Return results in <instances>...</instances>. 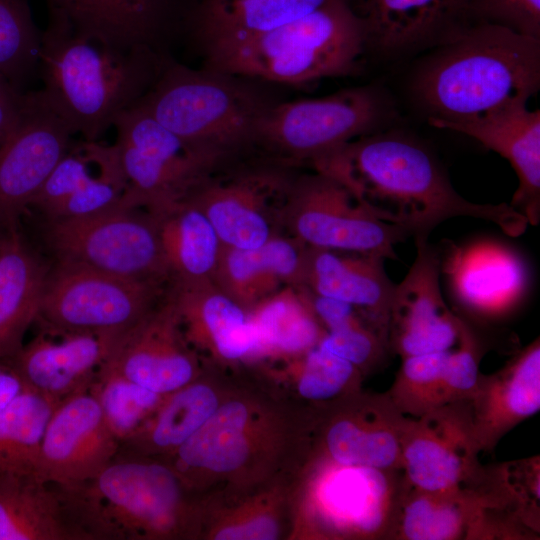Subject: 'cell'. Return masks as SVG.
<instances>
[{
	"mask_svg": "<svg viewBox=\"0 0 540 540\" xmlns=\"http://www.w3.org/2000/svg\"><path fill=\"white\" fill-rule=\"evenodd\" d=\"M312 414L248 369L201 428L162 461L203 502L227 504L300 471L309 455Z\"/></svg>",
	"mask_w": 540,
	"mask_h": 540,
	"instance_id": "6da1fadb",
	"label": "cell"
},
{
	"mask_svg": "<svg viewBox=\"0 0 540 540\" xmlns=\"http://www.w3.org/2000/svg\"><path fill=\"white\" fill-rule=\"evenodd\" d=\"M345 185L378 219L411 236L429 233L454 217L491 222L508 236L525 232L527 218L509 203L468 201L420 143L395 133L351 140L309 164Z\"/></svg>",
	"mask_w": 540,
	"mask_h": 540,
	"instance_id": "7a4b0ae2",
	"label": "cell"
},
{
	"mask_svg": "<svg viewBox=\"0 0 540 540\" xmlns=\"http://www.w3.org/2000/svg\"><path fill=\"white\" fill-rule=\"evenodd\" d=\"M540 86V39L470 22L453 31L422 63L413 92L434 117L464 121L516 102Z\"/></svg>",
	"mask_w": 540,
	"mask_h": 540,
	"instance_id": "3957f363",
	"label": "cell"
},
{
	"mask_svg": "<svg viewBox=\"0 0 540 540\" xmlns=\"http://www.w3.org/2000/svg\"><path fill=\"white\" fill-rule=\"evenodd\" d=\"M166 62L147 47L120 50L80 36L64 16L48 11L39 52L40 92L73 134L97 141L145 95Z\"/></svg>",
	"mask_w": 540,
	"mask_h": 540,
	"instance_id": "277c9868",
	"label": "cell"
},
{
	"mask_svg": "<svg viewBox=\"0 0 540 540\" xmlns=\"http://www.w3.org/2000/svg\"><path fill=\"white\" fill-rule=\"evenodd\" d=\"M56 487L86 540L200 538L201 499L162 460L118 452L95 477Z\"/></svg>",
	"mask_w": 540,
	"mask_h": 540,
	"instance_id": "5b68a950",
	"label": "cell"
},
{
	"mask_svg": "<svg viewBox=\"0 0 540 540\" xmlns=\"http://www.w3.org/2000/svg\"><path fill=\"white\" fill-rule=\"evenodd\" d=\"M364 24L337 1L271 30L206 49L210 69L285 84L349 74L364 46Z\"/></svg>",
	"mask_w": 540,
	"mask_h": 540,
	"instance_id": "8992f818",
	"label": "cell"
},
{
	"mask_svg": "<svg viewBox=\"0 0 540 540\" xmlns=\"http://www.w3.org/2000/svg\"><path fill=\"white\" fill-rule=\"evenodd\" d=\"M404 486L402 470L308 459L288 540H392Z\"/></svg>",
	"mask_w": 540,
	"mask_h": 540,
	"instance_id": "52a82bcc",
	"label": "cell"
},
{
	"mask_svg": "<svg viewBox=\"0 0 540 540\" xmlns=\"http://www.w3.org/2000/svg\"><path fill=\"white\" fill-rule=\"evenodd\" d=\"M136 104L182 140L225 160L252 146L255 125L268 106L225 73L168 61Z\"/></svg>",
	"mask_w": 540,
	"mask_h": 540,
	"instance_id": "ba28073f",
	"label": "cell"
},
{
	"mask_svg": "<svg viewBox=\"0 0 540 540\" xmlns=\"http://www.w3.org/2000/svg\"><path fill=\"white\" fill-rule=\"evenodd\" d=\"M384 116L383 101L368 87L268 105L255 125L252 146L273 162L289 167L309 165L337 147L370 134Z\"/></svg>",
	"mask_w": 540,
	"mask_h": 540,
	"instance_id": "9c48e42d",
	"label": "cell"
},
{
	"mask_svg": "<svg viewBox=\"0 0 540 540\" xmlns=\"http://www.w3.org/2000/svg\"><path fill=\"white\" fill-rule=\"evenodd\" d=\"M113 144L128 188L121 205L156 210L186 198L225 159L169 131L138 104L114 121Z\"/></svg>",
	"mask_w": 540,
	"mask_h": 540,
	"instance_id": "30bf717a",
	"label": "cell"
},
{
	"mask_svg": "<svg viewBox=\"0 0 540 540\" xmlns=\"http://www.w3.org/2000/svg\"><path fill=\"white\" fill-rule=\"evenodd\" d=\"M45 222L44 238L56 262L128 280L170 282L155 218L144 208L120 204L89 216Z\"/></svg>",
	"mask_w": 540,
	"mask_h": 540,
	"instance_id": "8fae6325",
	"label": "cell"
},
{
	"mask_svg": "<svg viewBox=\"0 0 540 540\" xmlns=\"http://www.w3.org/2000/svg\"><path fill=\"white\" fill-rule=\"evenodd\" d=\"M283 233L307 247L375 254L398 260L395 245L411 236L386 223L333 177L296 175L281 214Z\"/></svg>",
	"mask_w": 540,
	"mask_h": 540,
	"instance_id": "7c38bea8",
	"label": "cell"
},
{
	"mask_svg": "<svg viewBox=\"0 0 540 540\" xmlns=\"http://www.w3.org/2000/svg\"><path fill=\"white\" fill-rule=\"evenodd\" d=\"M168 284L56 262L47 275L37 321L62 331L123 333L163 299Z\"/></svg>",
	"mask_w": 540,
	"mask_h": 540,
	"instance_id": "4fadbf2b",
	"label": "cell"
},
{
	"mask_svg": "<svg viewBox=\"0 0 540 540\" xmlns=\"http://www.w3.org/2000/svg\"><path fill=\"white\" fill-rule=\"evenodd\" d=\"M296 175L289 166L221 168L185 198L209 219L223 246L251 249L282 234V208Z\"/></svg>",
	"mask_w": 540,
	"mask_h": 540,
	"instance_id": "5bb4252c",
	"label": "cell"
},
{
	"mask_svg": "<svg viewBox=\"0 0 540 540\" xmlns=\"http://www.w3.org/2000/svg\"><path fill=\"white\" fill-rule=\"evenodd\" d=\"M312 408L308 459L401 470V436L407 416L385 392L360 389Z\"/></svg>",
	"mask_w": 540,
	"mask_h": 540,
	"instance_id": "9a60e30c",
	"label": "cell"
},
{
	"mask_svg": "<svg viewBox=\"0 0 540 540\" xmlns=\"http://www.w3.org/2000/svg\"><path fill=\"white\" fill-rule=\"evenodd\" d=\"M470 400L442 405L418 418L408 417L401 436V470L405 482L437 491L472 480L479 461Z\"/></svg>",
	"mask_w": 540,
	"mask_h": 540,
	"instance_id": "2e32d148",
	"label": "cell"
},
{
	"mask_svg": "<svg viewBox=\"0 0 540 540\" xmlns=\"http://www.w3.org/2000/svg\"><path fill=\"white\" fill-rule=\"evenodd\" d=\"M74 135L40 90L27 91L22 116L0 145V225L9 229L31 207L69 150Z\"/></svg>",
	"mask_w": 540,
	"mask_h": 540,
	"instance_id": "e0dca14e",
	"label": "cell"
},
{
	"mask_svg": "<svg viewBox=\"0 0 540 540\" xmlns=\"http://www.w3.org/2000/svg\"><path fill=\"white\" fill-rule=\"evenodd\" d=\"M416 257L395 285L388 318V344L401 358L451 350L464 319L452 312L441 293L440 252L428 236H415Z\"/></svg>",
	"mask_w": 540,
	"mask_h": 540,
	"instance_id": "ac0fdd59",
	"label": "cell"
},
{
	"mask_svg": "<svg viewBox=\"0 0 540 540\" xmlns=\"http://www.w3.org/2000/svg\"><path fill=\"white\" fill-rule=\"evenodd\" d=\"M110 430L89 388L58 403L46 424L33 476L56 486L95 477L118 454Z\"/></svg>",
	"mask_w": 540,
	"mask_h": 540,
	"instance_id": "d6986e66",
	"label": "cell"
},
{
	"mask_svg": "<svg viewBox=\"0 0 540 540\" xmlns=\"http://www.w3.org/2000/svg\"><path fill=\"white\" fill-rule=\"evenodd\" d=\"M166 294L185 339L207 367L229 373L252 367L255 339L248 311L213 281L171 280Z\"/></svg>",
	"mask_w": 540,
	"mask_h": 540,
	"instance_id": "ffe728a7",
	"label": "cell"
},
{
	"mask_svg": "<svg viewBox=\"0 0 540 540\" xmlns=\"http://www.w3.org/2000/svg\"><path fill=\"white\" fill-rule=\"evenodd\" d=\"M107 362L129 380L159 394L190 383L206 369L185 339L166 292L147 315L120 335Z\"/></svg>",
	"mask_w": 540,
	"mask_h": 540,
	"instance_id": "44dd1931",
	"label": "cell"
},
{
	"mask_svg": "<svg viewBox=\"0 0 540 540\" xmlns=\"http://www.w3.org/2000/svg\"><path fill=\"white\" fill-rule=\"evenodd\" d=\"M122 333L40 332L11 359L24 383L58 404L90 387Z\"/></svg>",
	"mask_w": 540,
	"mask_h": 540,
	"instance_id": "7402d4cb",
	"label": "cell"
},
{
	"mask_svg": "<svg viewBox=\"0 0 540 540\" xmlns=\"http://www.w3.org/2000/svg\"><path fill=\"white\" fill-rule=\"evenodd\" d=\"M440 252V250H439ZM441 272L455 300L470 313L496 317L514 308L528 288V270L512 248L491 240L456 245L446 241Z\"/></svg>",
	"mask_w": 540,
	"mask_h": 540,
	"instance_id": "603a6c76",
	"label": "cell"
},
{
	"mask_svg": "<svg viewBox=\"0 0 540 540\" xmlns=\"http://www.w3.org/2000/svg\"><path fill=\"white\" fill-rule=\"evenodd\" d=\"M428 123L469 136L505 158L518 177V187L509 203L528 223L540 221V110L516 102L492 113L464 121L434 117Z\"/></svg>",
	"mask_w": 540,
	"mask_h": 540,
	"instance_id": "cb8c5ba5",
	"label": "cell"
},
{
	"mask_svg": "<svg viewBox=\"0 0 540 540\" xmlns=\"http://www.w3.org/2000/svg\"><path fill=\"white\" fill-rule=\"evenodd\" d=\"M243 372L206 366L198 378L166 394L151 417L121 443L119 452L166 459L213 415Z\"/></svg>",
	"mask_w": 540,
	"mask_h": 540,
	"instance_id": "d4e9b609",
	"label": "cell"
},
{
	"mask_svg": "<svg viewBox=\"0 0 540 540\" xmlns=\"http://www.w3.org/2000/svg\"><path fill=\"white\" fill-rule=\"evenodd\" d=\"M480 451L494 450L514 427L540 409V343L536 338L501 369L480 374L470 399Z\"/></svg>",
	"mask_w": 540,
	"mask_h": 540,
	"instance_id": "484cf974",
	"label": "cell"
},
{
	"mask_svg": "<svg viewBox=\"0 0 540 540\" xmlns=\"http://www.w3.org/2000/svg\"><path fill=\"white\" fill-rule=\"evenodd\" d=\"M384 261L375 254L307 247L299 287L356 307L387 334L396 284Z\"/></svg>",
	"mask_w": 540,
	"mask_h": 540,
	"instance_id": "4316f807",
	"label": "cell"
},
{
	"mask_svg": "<svg viewBox=\"0 0 540 540\" xmlns=\"http://www.w3.org/2000/svg\"><path fill=\"white\" fill-rule=\"evenodd\" d=\"M306 248L285 233L256 248L223 246L213 282L249 312L282 288L301 285Z\"/></svg>",
	"mask_w": 540,
	"mask_h": 540,
	"instance_id": "83f0119b",
	"label": "cell"
},
{
	"mask_svg": "<svg viewBox=\"0 0 540 540\" xmlns=\"http://www.w3.org/2000/svg\"><path fill=\"white\" fill-rule=\"evenodd\" d=\"M469 0H364L361 18L366 44L382 52H402L441 43L469 23Z\"/></svg>",
	"mask_w": 540,
	"mask_h": 540,
	"instance_id": "f1b7e54d",
	"label": "cell"
},
{
	"mask_svg": "<svg viewBox=\"0 0 540 540\" xmlns=\"http://www.w3.org/2000/svg\"><path fill=\"white\" fill-rule=\"evenodd\" d=\"M49 269L14 227L0 244V360L14 357L37 321Z\"/></svg>",
	"mask_w": 540,
	"mask_h": 540,
	"instance_id": "f546056e",
	"label": "cell"
},
{
	"mask_svg": "<svg viewBox=\"0 0 540 540\" xmlns=\"http://www.w3.org/2000/svg\"><path fill=\"white\" fill-rule=\"evenodd\" d=\"M297 475L227 504L202 502L199 540H288Z\"/></svg>",
	"mask_w": 540,
	"mask_h": 540,
	"instance_id": "4dcf8cb0",
	"label": "cell"
},
{
	"mask_svg": "<svg viewBox=\"0 0 540 540\" xmlns=\"http://www.w3.org/2000/svg\"><path fill=\"white\" fill-rule=\"evenodd\" d=\"M482 507L469 482L437 491L405 482L392 540H474Z\"/></svg>",
	"mask_w": 540,
	"mask_h": 540,
	"instance_id": "1f68e13d",
	"label": "cell"
},
{
	"mask_svg": "<svg viewBox=\"0 0 540 540\" xmlns=\"http://www.w3.org/2000/svg\"><path fill=\"white\" fill-rule=\"evenodd\" d=\"M255 339L252 367L289 360L320 343L325 329L300 287L286 286L249 312Z\"/></svg>",
	"mask_w": 540,
	"mask_h": 540,
	"instance_id": "d6a6232c",
	"label": "cell"
},
{
	"mask_svg": "<svg viewBox=\"0 0 540 540\" xmlns=\"http://www.w3.org/2000/svg\"><path fill=\"white\" fill-rule=\"evenodd\" d=\"M0 540H86L57 487L33 475L0 477Z\"/></svg>",
	"mask_w": 540,
	"mask_h": 540,
	"instance_id": "836d02e7",
	"label": "cell"
},
{
	"mask_svg": "<svg viewBox=\"0 0 540 540\" xmlns=\"http://www.w3.org/2000/svg\"><path fill=\"white\" fill-rule=\"evenodd\" d=\"M149 212L170 281H213L223 244L206 215L187 199Z\"/></svg>",
	"mask_w": 540,
	"mask_h": 540,
	"instance_id": "e575fe53",
	"label": "cell"
},
{
	"mask_svg": "<svg viewBox=\"0 0 540 540\" xmlns=\"http://www.w3.org/2000/svg\"><path fill=\"white\" fill-rule=\"evenodd\" d=\"M337 1L197 0L187 26L210 46L265 32Z\"/></svg>",
	"mask_w": 540,
	"mask_h": 540,
	"instance_id": "d590c367",
	"label": "cell"
},
{
	"mask_svg": "<svg viewBox=\"0 0 540 540\" xmlns=\"http://www.w3.org/2000/svg\"><path fill=\"white\" fill-rule=\"evenodd\" d=\"M256 369L297 402L318 407L362 389L364 375L349 361L320 348Z\"/></svg>",
	"mask_w": 540,
	"mask_h": 540,
	"instance_id": "8d00e7d4",
	"label": "cell"
},
{
	"mask_svg": "<svg viewBox=\"0 0 540 540\" xmlns=\"http://www.w3.org/2000/svg\"><path fill=\"white\" fill-rule=\"evenodd\" d=\"M56 405L27 386L0 410V477L34 474L41 439Z\"/></svg>",
	"mask_w": 540,
	"mask_h": 540,
	"instance_id": "74e56055",
	"label": "cell"
},
{
	"mask_svg": "<svg viewBox=\"0 0 540 540\" xmlns=\"http://www.w3.org/2000/svg\"><path fill=\"white\" fill-rule=\"evenodd\" d=\"M125 49L147 47L157 52L165 39L188 24L196 0H100Z\"/></svg>",
	"mask_w": 540,
	"mask_h": 540,
	"instance_id": "f35d334b",
	"label": "cell"
},
{
	"mask_svg": "<svg viewBox=\"0 0 540 540\" xmlns=\"http://www.w3.org/2000/svg\"><path fill=\"white\" fill-rule=\"evenodd\" d=\"M89 390L120 445L151 417L166 395L134 383L107 360L98 370Z\"/></svg>",
	"mask_w": 540,
	"mask_h": 540,
	"instance_id": "ab89813d",
	"label": "cell"
},
{
	"mask_svg": "<svg viewBox=\"0 0 540 540\" xmlns=\"http://www.w3.org/2000/svg\"><path fill=\"white\" fill-rule=\"evenodd\" d=\"M450 351L402 358L401 366L386 393L403 415L418 418L449 403L447 363Z\"/></svg>",
	"mask_w": 540,
	"mask_h": 540,
	"instance_id": "60d3db41",
	"label": "cell"
},
{
	"mask_svg": "<svg viewBox=\"0 0 540 540\" xmlns=\"http://www.w3.org/2000/svg\"><path fill=\"white\" fill-rule=\"evenodd\" d=\"M41 36L26 0H0V74L22 91L38 74Z\"/></svg>",
	"mask_w": 540,
	"mask_h": 540,
	"instance_id": "b9f144b4",
	"label": "cell"
},
{
	"mask_svg": "<svg viewBox=\"0 0 540 540\" xmlns=\"http://www.w3.org/2000/svg\"><path fill=\"white\" fill-rule=\"evenodd\" d=\"M318 346L352 363L364 377L382 368L391 353L386 333L367 317L326 331Z\"/></svg>",
	"mask_w": 540,
	"mask_h": 540,
	"instance_id": "7bdbcfd3",
	"label": "cell"
},
{
	"mask_svg": "<svg viewBox=\"0 0 540 540\" xmlns=\"http://www.w3.org/2000/svg\"><path fill=\"white\" fill-rule=\"evenodd\" d=\"M469 22L500 25L540 39V0H469Z\"/></svg>",
	"mask_w": 540,
	"mask_h": 540,
	"instance_id": "ee69618b",
	"label": "cell"
},
{
	"mask_svg": "<svg viewBox=\"0 0 540 540\" xmlns=\"http://www.w3.org/2000/svg\"><path fill=\"white\" fill-rule=\"evenodd\" d=\"M480 346L471 327L464 322L459 342L447 363V393L450 402L470 400L480 376Z\"/></svg>",
	"mask_w": 540,
	"mask_h": 540,
	"instance_id": "f6af8a7d",
	"label": "cell"
},
{
	"mask_svg": "<svg viewBox=\"0 0 540 540\" xmlns=\"http://www.w3.org/2000/svg\"><path fill=\"white\" fill-rule=\"evenodd\" d=\"M48 11L64 16L75 33L106 46L124 50L100 0H45Z\"/></svg>",
	"mask_w": 540,
	"mask_h": 540,
	"instance_id": "bcb514c9",
	"label": "cell"
},
{
	"mask_svg": "<svg viewBox=\"0 0 540 540\" xmlns=\"http://www.w3.org/2000/svg\"><path fill=\"white\" fill-rule=\"evenodd\" d=\"M27 99L22 91L0 74V145L17 126Z\"/></svg>",
	"mask_w": 540,
	"mask_h": 540,
	"instance_id": "7dc6e473",
	"label": "cell"
},
{
	"mask_svg": "<svg viewBox=\"0 0 540 540\" xmlns=\"http://www.w3.org/2000/svg\"><path fill=\"white\" fill-rule=\"evenodd\" d=\"M1 239H2V237H0V244H1Z\"/></svg>",
	"mask_w": 540,
	"mask_h": 540,
	"instance_id": "c3c4849f",
	"label": "cell"
}]
</instances>
